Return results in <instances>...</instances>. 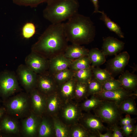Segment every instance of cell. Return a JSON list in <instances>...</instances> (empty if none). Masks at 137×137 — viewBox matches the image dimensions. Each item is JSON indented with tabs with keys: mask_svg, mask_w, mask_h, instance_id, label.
Segmentation results:
<instances>
[{
	"mask_svg": "<svg viewBox=\"0 0 137 137\" xmlns=\"http://www.w3.org/2000/svg\"><path fill=\"white\" fill-rule=\"evenodd\" d=\"M64 23L52 24L32 46L31 52L48 60L63 54L68 45Z\"/></svg>",
	"mask_w": 137,
	"mask_h": 137,
	"instance_id": "1",
	"label": "cell"
},
{
	"mask_svg": "<svg viewBox=\"0 0 137 137\" xmlns=\"http://www.w3.org/2000/svg\"><path fill=\"white\" fill-rule=\"evenodd\" d=\"M64 28L67 41L72 44H88L95 36V27L90 18L78 13L64 23Z\"/></svg>",
	"mask_w": 137,
	"mask_h": 137,
	"instance_id": "2",
	"label": "cell"
},
{
	"mask_svg": "<svg viewBox=\"0 0 137 137\" xmlns=\"http://www.w3.org/2000/svg\"><path fill=\"white\" fill-rule=\"evenodd\" d=\"M46 3L43 15L52 24L62 23L78 13L77 0H48Z\"/></svg>",
	"mask_w": 137,
	"mask_h": 137,
	"instance_id": "3",
	"label": "cell"
},
{
	"mask_svg": "<svg viewBox=\"0 0 137 137\" xmlns=\"http://www.w3.org/2000/svg\"><path fill=\"white\" fill-rule=\"evenodd\" d=\"M94 110L95 114L109 126L115 123L118 124L122 118V113L118 106L110 101L101 100L100 104Z\"/></svg>",
	"mask_w": 137,
	"mask_h": 137,
	"instance_id": "4",
	"label": "cell"
},
{
	"mask_svg": "<svg viewBox=\"0 0 137 137\" xmlns=\"http://www.w3.org/2000/svg\"><path fill=\"white\" fill-rule=\"evenodd\" d=\"M19 89L17 78L14 73L6 71L0 73V94L2 95L9 96Z\"/></svg>",
	"mask_w": 137,
	"mask_h": 137,
	"instance_id": "5",
	"label": "cell"
},
{
	"mask_svg": "<svg viewBox=\"0 0 137 137\" xmlns=\"http://www.w3.org/2000/svg\"><path fill=\"white\" fill-rule=\"evenodd\" d=\"M17 76L25 89L31 92L34 89L37 79V74L25 65L21 64L16 70Z\"/></svg>",
	"mask_w": 137,
	"mask_h": 137,
	"instance_id": "6",
	"label": "cell"
},
{
	"mask_svg": "<svg viewBox=\"0 0 137 137\" xmlns=\"http://www.w3.org/2000/svg\"><path fill=\"white\" fill-rule=\"evenodd\" d=\"M95 95L101 100H106L113 102L119 106L126 98L131 97H136L137 92L128 91L121 87L111 91H102Z\"/></svg>",
	"mask_w": 137,
	"mask_h": 137,
	"instance_id": "7",
	"label": "cell"
},
{
	"mask_svg": "<svg viewBox=\"0 0 137 137\" xmlns=\"http://www.w3.org/2000/svg\"><path fill=\"white\" fill-rule=\"evenodd\" d=\"M25 62V65L37 74L48 70V60L33 52L26 57Z\"/></svg>",
	"mask_w": 137,
	"mask_h": 137,
	"instance_id": "8",
	"label": "cell"
},
{
	"mask_svg": "<svg viewBox=\"0 0 137 137\" xmlns=\"http://www.w3.org/2000/svg\"><path fill=\"white\" fill-rule=\"evenodd\" d=\"M48 60L47 71L52 75L69 68L72 61L65 57L63 54L57 55Z\"/></svg>",
	"mask_w": 137,
	"mask_h": 137,
	"instance_id": "9",
	"label": "cell"
},
{
	"mask_svg": "<svg viewBox=\"0 0 137 137\" xmlns=\"http://www.w3.org/2000/svg\"><path fill=\"white\" fill-rule=\"evenodd\" d=\"M28 106L27 98L23 95H19L10 100L7 106L8 109L11 113L19 115L25 112Z\"/></svg>",
	"mask_w": 137,
	"mask_h": 137,
	"instance_id": "10",
	"label": "cell"
},
{
	"mask_svg": "<svg viewBox=\"0 0 137 137\" xmlns=\"http://www.w3.org/2000/svg\"><path fill=\"white\" fill-rule=\"evenodd\" d=\"M124 45L123 41L109 37L103 40L102 52L105 56L115 55L123 49Z\"/></svg>",
	"mask_w": 137,
	"mask_h": 137,
	"instance_id": "11",
	"label": "cell"
},
{
	"mask_svg": "<svg viewBox=\"0 0 137 137\" xmlns=\"http://www.w3.org/2000/svg\"><path fill=\"white\" fill-rule=\"evenodd\" d=\"M109 62L108 66L111 71L113 73H119L123 71L128 63L130 56L127 52H124L118 55Z\"/></svg>",
	"mask_w": 137,
	"mask_h": 137,
	"instance_id": "12",
	"label": "cell"
},
{
	"mask_svg": "<svg viewBox=\"0 0 137 137\" xmlns=\"http://www.w3.org/2000/svg\"><path fill=\"white\" fill-rule=\"evenodd\" d=\"M89 50L81 45L72 44L68 45L63 54L65 57L72 60L88 55Z\"/></svg>",
	"mask_w": 137,
	"mask_h": 137,
	"instance_id": "13",
	"label": "cell"
},
{
	"mask_svg": "<svg viewBox=\"0 0 137 137\" xmlns=\"http://www.w3.org/2000/svg\"><path fill=\"white\" fill-rule=\"evenodd\" d=\"M118 80L121 87L125 89L130 91L137 92V77L135 75L127 71L119 76Z\"/></svg>",
	"mask_w": 137,
	"mask_h": 137,
	"instance_id": "14",
	"label": "cell"
},
{
	"mask_svg": "<svg viewBox=\"0 0 137 137\" xmlns=\"http://www.w3.org/2000/svg\"><path fill=\"white\" fill-rule=\"evenodd\" d=\"M54 79L53 75L47 71L37 74L36 85L42 91L47 92L53 88Z\"/></svg>",
	"mask_w": 137,
	"mask_h": 137,
	"instance_id": "15",
	"label": "cell"
},
{
	"mask_svg": "<svg viewBox=\"0 0 137 137\" xmlns=\"http://www.w3.org/2000/svg\"><path fill=\"white\" fill-rule=\"evenodd\" d=\"M84 122L86 126L92 131L96 137H98V131L101 133L108 129L104 125L101 119L95 114L87 117L84 120Z\"/></svg>",
	"mask_w": 137,
	"mask_h": 137,
	"instance_id": "16",
	"label": "cell"
},
{
	"mask_svg": "<svg viewBox=\"0 0 137 137\" xmlns=\"http://www.w3.org/2000/svg\"><path fill=\"white\" fill-rule=\"evenodd\" d=\"M135 97H128L124 100L118 106L122 113L126 114L137 115L136 105L134 100Z\"/></svg>",
	"mask_w": 137,
	"mask_h": 137,
	"instance_id": "17",
	"label": "cell"
},
{
	"mask_svg": "<svg viewBox=\"0 0 137 137\" xmlns=\"http://www.w3.org/2000/svg\"><path fill=\"white\" fill-rule=\"evenodd\" d=\"M87 56L92 64L91 66L92 67L102 65L106 60L105 56L102 51L96 48L89 50Z\"/></svg>",
	"mask_w": 137,
	"mask_h": 137,
	"instance_id": "18",
	"label": "cell"
},
{
	"mask_svg": "<svg viewBox=\"0 0 137 137\" xmlns=\"http://www.w3.org/2000/svg\"><path fill=\"white\" fill-rule=\"evenodd\" d=\"M37 123L36 117L32 114L24 121L23 128L24 133L26 135L32 136L36 132Z\"/></svg>",
	"mask_w": 137,
	"mask_h": 137,
	"instance_id": "19",
	"label": "cell"
},
{
	"mask_svg": "<svg viewBox=\"0 0 137 137\" xmlns=\"http://www.w3.org/2000/svg\"><path fill=\"white\" fill-rule=\"evenodd\" d=\"M101 14L100 19L104 23L107 27L111 31L115 33L121 38H124V35L120 26L112 21L104 11H100Z\"/></svg>",
	"mask_w": 137,
	"mask_h": 137,
	"instance_id": "20",
	"label": "cell"
},
{
	"mask_svg": "<svg viewBox=\"0 0 137 137\" xmlns=\"http://www.w3.org/2000/svg\"><path fill=\"white\" fill-rule=\"evenodd\" d=\"M93 77L91 66L74 71L73 78L77 82L88 84Z\"/></svg>",
	"mask_w": 137,
	"mask_h": 137,
	"instance_id": "21",
	"label": "cell"
},
{
	"mask_svg": "<svg viewBox=\"0 0 137 137\" xmlns=\"http://www.w3.org/2000/svg\"><path fill=\"white\" fill-rule=\"evenodd\" d=\"M91 62L87 56H84L72 60L69 68L75 71L91 67Z\"/></svg>",
	"mask_w": 137,
	"mask_h": 137,
	"instance_id": "22",
	"label": "cell"
},
{
	"mask_svg": "<svg viewBox=\"0 0 137 137\" xmlns=\"http://www.w3.org/2000/svg\"><path fill=\"white\" fill-rule=\"evenodd\" d=\"M91 67L93 76L102 84L107 80L113 78L111 73L107 70L97 67Z\"/></svg>",
	"mask_w": 137,
	"mask_h": 137,
	"instance_id": "23",
	"label": "cell"
},
{
	"mask_svg": "<svg viewBox=\"0 0 137 137\" xmlns=\"http://www.w3.org/2000/svg\"><path fill=\"white\" fill-rule=\"evenodd\" d=\"M74 71L69 68L64 70L52 75L54 81L59 83L67 81L73 77Z\"/></svg>",
	"mask_w": 137,
	"mask_h": 137,
	"instance_id": "24",
	"label": "cell"
},
{
	"mask_svg": "<svg viewBox=\"0 0 137 137\" xmlns=\"http://www.w3.org/2000/svg\"><path fill=\"white\" fill-rule=\"evenodd\" d=\"M1 129L4 131L10 133H16L18 130V126L16 122L11 119L6 118L2 121Z\"/></svg>",
	"mask_w": 137,
	"mask_h": 137,
	"instance_id": "25",
	"label": "cell"
},
{
	"mask_svg": "<svg viewBox=\"0 0 137 137\" xmlns=\"http://www.w3.org/2000/svg\"><path fill=\"white\" fill-rule=\"evenodd\" d=\"M30 92L33 108L36 111H40L43 106V101L41 96L35 89Z\"/></svg>",
	"mask_w": 137,
	"mask_h": 137,
	"instance_id": "26",
	"label": "cell"
},
{
	"mask_svg": "<svg viewBox=\"0 0 137 137\" xmlns=\"http://www.w3.org/2000/svg\"><path fill=\"white\" fill-rule=\"evenodd\" d=\"M102 84L94 77L88 83V92L93 95L97 94L102 91Z\"/></svg>",
	"mask_w": 137,
	"mask_h": 137,
	"instance_id": "27",
	"label": "cell"
},
{
	"mask_svg": "<svg viewBox=\"0 0 137 137\" xmlns=\"http://www.w3.org/2000/svg\"><path fill=\"white\" fill-rule=\"evenodd\" d=\"M48 0H12L13 3L20 6L35 8L40 4L46 2Z\"/></svg>",
	"mask_w": 137,
	"mask_h": 137,
	"instance_id": "28",
	"label": "cell"
},
{
	"mask_svg": "<svg viewBox=\"0 0 137 137\" xmlns=\"http://www.w3.org/2000/svg\"><path fill=\"white\" fill-rule=\"evenodd\" d=\"M36 27L34 24L31 22L25 23L22 29V34L23 37L29 39L32 37L35 34Z\"/></svg>",
	"mask_w": 137,
	"mask_h": 137,
	"instance_id": "29",
	"label": "cell"
},
{
	"mask_svg": "<svg viewBox=\"0 0 137 137\" xmlns=\"http://www.w3.org/2000/svg\"><path fill=\"white\" fill-rule=\"evenodd\" d=\"M121 87V83L119 80L113 78L107 80L102 84V91H111Z\"/></svg>",
	"mask_w": 137,
	"mask_h": 137,
	"instance_id": "30",
	"label": "cell"
},
{
	"mask_svg": "<svg viewBox=\"0 0 137 137\" xmlns=\"http://www.w3.org/2000/svg\"><path fill=\"white\" fill-rule=\"evenodd\" d=\"M101 100L95 95L85 100L83 104V108L86 110L94 109L100 104Z\"/></svg>",
	"mask_w": 137,
	"mask_h": 137,
	"instance_id": "31",
	"label": "cell"
},
{
	"mask_svg": "<svg viewBox=\"0 0 137 137\" xmlns=\"http://www.w3.org/2000/svg\"><path fill=\"white\" fill-rule=\"evenodd\" d=\"M73 78L64 83L61 87V91L64 95L68 96L70 95L74 91L75 87Z\"/></svg>",
	"mask_w": 137,
	"mask_h": 137,
	"instance_id": "32",
	"label": "cell"
},
{
	"mask_svg": "<svg viewBox=\"0 0 137 137\" xmlns=\"http://www.w3.org/2000/svg\"><path fill=\"white\" fill-rule=\"evenodd\" d=\"M75 87V94L79 98L83 97L88 92V84L77 82Z\"/></svg>",
	"mask_w": 137,
	"mask_h": 137,
	"instance_id": "33",
	"label": "cell"
},
{
	"mask_svg": "<svg viewBox=\"0 0 137 137\" xmlns=\"http://www.w3.org/2000/svg\"><path fill=\"white\" fill-rule=\"evenodd\" d=\"M51 132L50 127L45 121H43L39 129V135L41 137L46 136L49 135Z\"/></svg>",
	"mask_w": 137,
	"mask_h": 137,
	"instance_id": "34",
	"label": "cell"
},
{
	"mask_svg": "<svg viewBox=\"0 0 137 137\" xmlns=\"http://www.w3.org/2000/svg\"><path fill=\"white\" fill-rule=\"evenodd\" d=\"M136 125L131 124L121 126V128L124 136L131 137Z\"/></svg>",
	"mask_w": 137,
	"mask_h": 137,
	"instance_id": "35",
	"label": "cell"
},
{
	"mask_svg": "<svg viewBox=\"0 0 137 137\" xmlns=\"http://www.w3.org/2000/svg\"><path fill=\"white\" fill-rule=\"evenodd\" d=\"M112 131V137H123L124 135L121 127L117 125V123H115L110 126Z\"/></svg>",
	"mask_w": 137,
	"mask_h": 137,
	"instance_id": "36",
	"label": "cell"
},
{
	"mask_svg": "<svg viewBox=\"0 0 137 137\" xmlns=\"http://www.w3.org/2000/svg\"><path fill=\"white\" fill-rule=\"evenodd\" d=\"M119 122L121 126L131 124H134L136 122V119L134 118H131L130 115L126 114L124 118H121Z\"/></svg>",
	"mask_w": 137,
	"mask_h": 137,
	"instance_id": "37",
	"label": "cell"
},
{
	"mask_svg": "<svg viewBox=\"0 0 137 137\" xmlns=\"http://www.w3.org/2000/svg\"><path fill=\"white\" fill-rule=\"evenodd\" d=\"M56 135L57 137H64L66 136V132L65 128L60 124H56L55 125Z\"/></svg>",
	"mask_w": 137,
	"mask_h": 137,
	"instance_id": "38",
	"label": "cell"
},
{
	"mask_svg": "<svg viewBox=\"0 0 137 137\" xmlns=\"http://www.w3.org/2000/svg\"><path fill=\"white\" fill-rule=\"evenodd\" d=\"M76 112L75 109L73 107L67 108L65 110V115L66 118L68 119H72L75 116Z\"/></svg>",
	"mask_w": 137,
	"mask_h": 137,
	"instance_id": "39",
	"label": "cell"
},
{
	"mask_svg": "<svg viewBox=\"0 0 137 137\" xmlns=\"http://www.w3.org/2000/svg\"><path fill=\"white\" fill-rule=\"evenodd\" d=\"M87 133L84 129L79 128L73 132L72 136L74 137H84L87 136Z\"/></svg>",
	"mask_w": 137,
	"mask_h": 137,
	"instance_id": "40",
	"label": "cell"
},
{
	"mask_svg": "<svg viewBox=\"0 0 137 137\" xmlns=\"http://www.w3.org/2000/svg\"><path fill=\"white\" fill-rule=\"evenodd\" d=\"M57 102V100L56 97H54L50 100L48 105V108L50 111H53L55 110Z\"/></svg>",
	"mask_w": 137,
	"mask_h": 137,
	"instance_id": "41",
	"label": "cell"
},
{
	"mask_svg": "<svg viewBox=\"0 0 137 137\" xmlns=\"http://www.w3.org/2000/svg\"><path fill=\"white\" fill-rule=\"evenodd\" d=\"M105 133L102 134L98 131L97 133L98 137H112V131L110 129H108Z\"/></svg>",
	"mask_w": 137,
	"mask_h": 137,
	"instance_id": "42",
	"label": "cell"
},
{
	"mask_svg": "<svg viewBox=\"0 0 137 137\" xmlns=\"http://www.w3.org/2000/svg\"><path fill=\"white\" fill-rule=\"evenodd\" d=\"M91 1L94 7V13H99L100 11H99L98 10V0H91Z\"/></svg>",
	"mask_w": 137,
	"mask_h": 137,
	"instance_id": "43",
	"label": "cell"
},
{
	"mask_svg": "<svg viewBox=\"0 0 137 137\" xmlns=\"http://www.w3.org/2000/svg\"><path fill=\"white\" fill-rule=\"evenodd\" d=\"M131 137H137V126L136 125L134 130L131 135Z\"/></svg>",
	"mask_w": 137,
	"mask_h": 137,
	"instance_id": "44",
	"label": "cell"
},
{
	"mask_svg": "<svg viewBox=\"0 0 137 137\" xmlns=\"http://www.w3.org/2000/svg\"><path fill=\"white\" fill-rule=\"evenodd\" d=\"M4 112V111L3 109L0 108V119L3 116Z\"/></svg>",
	"mask_w": 137,
	"mask_h": 137,
	"instance_id": "45",
	"label": "cell"
}]
</instances>
